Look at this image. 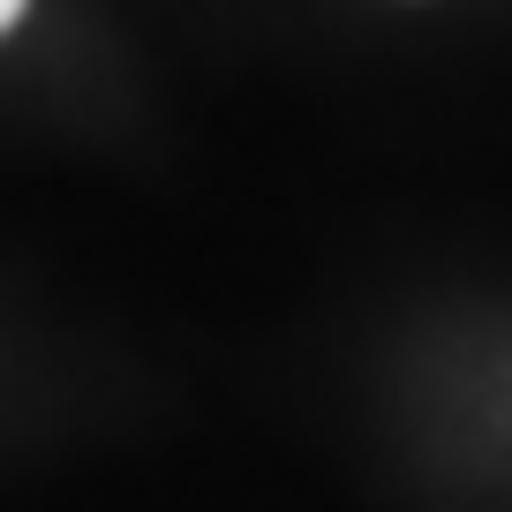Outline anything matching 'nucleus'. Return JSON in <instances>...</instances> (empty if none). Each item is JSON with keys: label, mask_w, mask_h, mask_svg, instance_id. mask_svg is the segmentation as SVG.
<instances>
[{"label": "nucleus", "mask_w": 512, "mask_h": 512, "mask_svg": "<svg viewBox=\"0 0 512 512\" xmlns=\"http://www.w3.org/2000/svg\"><path fill=\"white\" fill-rule=\"evenodd\" d=\"M31 8V0H0V31H16V16Z\"/></svg>", "instance_id": "f257e3e1"}]
</instances>
